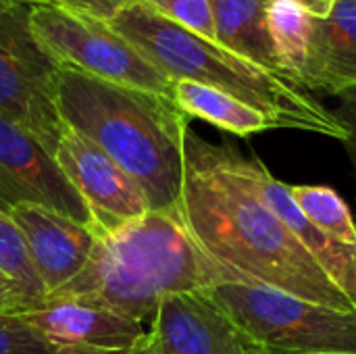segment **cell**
Listing matches in <instances>:
<instances>
[{
	"mask_svg": "<svg viewBox=\"0 0 356 354\" xmlns=\"http://www.w3.org/2000/svg\"><path fill=\"white\" fill-rule=\"evenodd\" d=\"M179 215L196 244L236 282L356 311L321 263L236 175L223 144L186 134Z\"/></svg>",
	"mask_w": 356,
	"mask_h": 354,
	"instance_id": "1",
	"label": "cell"
},
{
	"mask_svg": "<svg viewBox=\"0 0 356 354\" xmlns=\"http://www.w3.org/2000/svg\"><path fill=\"white\" fill-rule=\"evenodd\" d=\"M56 102L65 125L117 163L150 211L179 215L190 119L171 96L60 69Z\"/></svg>",
	"mask_w": 356,
	"mask_h": 354,
	"instance_id": "2",
	"label": "cell"
},
{
	"mask_svg": "<svg viewBox=\"0 0 356 354\" xmlns=\"http://www.w3.org/2000/svg\"><path fill=\"white\" fill-rule=\"evenodd\" d=\"M227 282L236 277L196 244L181 215L148 211L117 232L100 234L81 273L46 300L92 303L142 323L167 296Z\"/></svg>",
	"mask_w": 356,
	"mask_h": 354,
	"instance_id": "3",
	"label": "cell"
},
{
	"mask_svg": "<svg viewBox=\"0 0 356 354\" xmlns=\"http://www.w3.org/2000/svg\"><path fill=\"white\" fill-rule=\"evenodd\" d=\"M108 21L171 81L188 79L223 90L269 115L280 129L311 131L340 142L346 136L332 108L309 90L190 31L144 0H127Z\"/></svg>",
	"mask_w": 356,
	"mask_h": 354,
	"instance_id": "4",
	"label": "cell"
},
{
	"mask_svg": "<svg viewBox=\"0 0 356 354\" xmlns=\"http://www.w3.org/2000/svg\"><path fill=\"white\" fill-rule=\"evenodd\" d=\"M209 294L265 354H356V311L242 282Z\"/></svg>",
	"mask_w": 356,
	"mask_h": 354,
	"instance_id": "5",
	"label": "cell"
},
{
	"mask_svg": "<svg viewBox=\"0 0 356 354\" xmlns=\"http://www.w3.org/2000/svg\"><path fill=\"white\" fill-rule=\"evenodd\" d=\"M29 27L63 69L171 96L173 81L152 67L104 17L65 6H29Z\"/></svg>",
	"mask_w": 356,
	"mask_h": 354,
	"instance_id": "6",
	"label": "cell"
},
{
	"mask_svg": "<svg viewBox=\"0 0 356 354\" xmlns=\"http://www.w3.org/2000/svg\"><path fill=\"white\" fill-rule=\"evenodd\" d=\"M60 65L35 40L29 6L0 13V117L25 127L52 154L67 131L56 102Z\"/></svg>",
	"mask_w": 356,
	"mask_h": 354,
	"instance_id": "7",
	"label": "cell"
},
{
	"mask_svg": "<svg viewBox=\"0 0 356 354\" xmlns=\"http://www.w3.org/2000/svg\"><path fill=\"white\" fill-rule=\"evenodd\" d=\"M19 204L44 207L96 230L56 156L25 127L0 117V207L10 211Z\"/></svg>",
	"mask_w": 356,
	"mask_h": 354,
	"instance_id": "8",
	"label": "cell"
},
{
	"mask_svg": "<svg viewBox=\"0 0 356 354\" xmlns=\"http://www.w3.org/2000/svg\"><path fill=\"white\" fill-rule=\"evenodd\" d=\"M148 334L156 354H265L209 290L167 296Z\"/></svg>",
	"mask_w": 356,
	"mask_h": 354,
	"instance_id": "9",
	"label": "cell"
},
{
	"mask_svg": "<svg viewBox=\"0 0 356 354\" xmlns=\"http://www.w3.org/2000/svg\"><path fill=\"white\" fill-rule=\"evenodd\" d=\"M54 156L88 204L98 234L117 232L150 211L136 182L98 146L73 129L67 127Z\"/></svg>",
	"mask_w": 356,
	"mask_h": 354,
	"instance_id": "10",
	"label": "cell"
},
{
	"mask_svg": "<svg viewBox=\"0 0 356 354\" xmlns=\"http://www.w3.org/2000/svg\"><path fill=\"white\" fill-rule=\"evenodd\" d=\"M227 163L236 175L265 202L282 225L321 263L327 275L350 298L356 309V248L344 246L319 232L290 196L288 184L277 179L257 154H244L238 146L223 142Z\"/></svg>",
	"mask_w": 356,
	"mask_h": 354,
	"instance_id": "11",
	"label": "cell"
},
{
	"mask_svg": "<svg viewBox=\"0 0 356 354\" xmlns=\"http://www.w3.org/2000/svg\"><path fill=\"white\" fill-rule=\"evenodd\" d=\"M8 215L23 234L29 259L48 296L81 273L100 236L92 225L44 207L19 204Z\"/></svg>",
	"mask_w": 356,
	"mask_h": 354,
	"instance_id": "12",
	"label": "cell"
},
{
	"mask_svg": "<svg viewBox=\"0 0 356 354\" xmlns=\"http://www.w3.org/2000/svg\"><path fill=\"white\" fill-rule=\"evenodd\" d=\"M23 317L56 344L96 353L125 354L146 334L140 321L81 300H46Z\"/></svg>",
	"mask_w": 356,
	"mask_h": 354,
	"instance_id": "13",
	"label": "cell"
},
{
	"mask_svg": "<svg viewBox=\"0 0 356 354\" xmlns=\"http://www.w3.org/2000/svg\"><path fill=\"white\" fill-rule=\"evenodd\" d=\"M302 88L327 96L356 88V0H336L330 15L315 21Z\"/></svg>",
	"mask_w": 356,
	"mask_h": 354,
	"instance_id": "14",
	"label": "cell"
},
{
	"mask_svg": "<svg viewBox=\"0 0 356 354\" xmlns=\"http://www.w3.org/2000/svg\"><path fill=\"white\" fill-rule=\"evenodd\" d=\"M171 98L188 119L207 121L238 138L280 129V125L263 111L211 86L177 79L173 81Z\"/></svg>",
	"mask_w": 356,
	"mask_h": 354,
	"instance_id": "15",
	"label": "cell"
},
{
	"mask_svg": "<svg viewBox=\"0 0 356 354\" xmlns=\"http://www.w3.org/2000/svg\"><path fill=\"white\" fill-rule=\"evenodd\" d=\"M269 0H211L217 42L238 56L280 73L267 29ZM282 75V73H280Z\"/></svg>",
	"mask_w": 356,
	"mask_h": 354,
	"instance_id": "16",
	"label": "cell"
},
{
	"mask_svg": "<svg viewBox=\"0 0 356 354\" xmlns=\"http://www.w3.org/2000/svg\"><path fill=\"white\" fill-rule=\"evenodd\" d=\"M315 21L317 17H313L296 0L267 2V29L277 69L284 77L292 79L300 88L315 38Z\"/></svg>",
	"mask_w": 356,
	"mask_h": 354,
	"instance_id": "17",
	"label": "cell"
},
{
	"mask_svg": "<svg viewBox=\"0 0 356 354\" xmlns=\"http://www.w3.org/2000/svg\"><path fill=\"white\" fill-rule=\"evenodd\" d=\"M290 196L305 217L327 238L356 248V219L346 200L332 186H290Z\"/></svg>",
	"mask_w": 356,
	"mask_h": 354,
	"instance_id": "18",
	"label": "cell"
},
{
	"mask_svg": "<svg viewBox=\"0 0 356 354\" xmlns=\"http://www.w3.org/2000/svg\"><path fill=\"white\" fill-rule=\"evenodd\" d=\"M0 271L15 280L38 305L46 303V290L29 259L25 240L8 211L0 207Z\"/></svg>",
	"mask_w": 356,
	"mask_h": 354,
	"instance_id": "19",
	"label": "cell"
},
{
	"mask_svg": "<svg viewBox=\"0 0 356 354\" xmlns=\"http://www.w3.org/2000/svg\"><path fill=\"white\" fill-rule=\"evenodd\" d=\"M0 354H117L63 346L48 340L23 315L0 317Z\"/></svg>",
	"mask_w": 356,
	"mask_h": 354,
	"instance_id": "20",
	"label": "cell"
},
{
	"mask_svg": "<svg viewBox=\"0 0 356 354\" xmlns=\"http://www.w3.org/2000/svg\"><path fill=\"white\" fill-rule=\"evenodd\" d=\"M154 10L165 15L167 19L188 27L190 31L217 42L211 0H144Z\"/></svg>",
	"mask_w": 356,
	"mask_h": 354,
	"instance_id": "21",
	"label": "cell"
},
{
	"mask_svg": "<svg viewBox=\"0 0 356 354\" xmlns=\"http://www.w3.org/2000/svg\"><path fill=\"white\" fill-rule=\"evenodd\" d=\"M334 98L338 100V104H336V108H332V113L346 131V136L342 140V146H344V150H346V154L350 159V165H353V171H355L356 177V88L344 90Z\"/></svg>",
	"mask_w": 356,
	"mask_h": 354,
	"instance_id": "22",
	"label": "cell"
},
{
	"mask_svg": "<svg viewBox=\"0 0 356 354\" xmlns=\"http://www.w3.org/2000/svg\"><path fill=\"white\" fill-rule=\"evenodd\" d=\"M127 0H0L2 6H15V4H27V6H65V8H77L88 10L98 17L111 19Z\"/></svg>",
	"mask_w": 356,
	"mask_h": 354,
	"instance_id": "23",
	"label": "cell"
},
{
	"mask_svg": "<svg viewBox=\"0 0 356 354\" xmlns=\"http://www.w3.org/2000/svg\"><path fill=\"white\" fill-rule=\"evenodd\" d=\"M40 307L15 280L0 271V317L27 315Z\"/></svg>",
	"mask_w": 356,
	"mask_h": 354,
	"instance_id": "24",
	"label": "cell"
},
{
	"mask_svg": "<svg viewBox=\"0 0 356 354\" xmlns=\"http://www.w3.org/2000/svg\"><path fill=\"white\" fill-rule=\"evenodd\" d=\"M298 4H302L313 17H317V19H323V17H327L330 15V10L334 8V4H336V0H296Z\"/></svg>",
	"mask_w": 356,
	"mask_h": 354,
	"instance_id": "25",
	"label": "cell"
},
{
	"mask_svg": "<svg viewBox=\"0 0 356 354\" xmlns=\"http://www.w3.org/2000/svg\"><path fill=\"white\" fill-rule=\"evenodd\" d=\"M125 354H156L154 353V344H152V338H150V334L146 332L144 334V338L131 348V351H127Z\"/></svg>",
	"mask_w": 356,
	"mask_h": 354,
	"instance_id": "26",
	"label": "cell"
},
{
	"mask_svg": "<svg viewBox=\"0 0 356 354\" xmlns=\"http://www.w3.org/2000/svg\"><path fill=\"white\" fill-rule=\"evenodd\" d=\"M4 8H8V6H2V4H0V13H2V10H4Z\"/></svg>",
	"mask_w": 356,
	"mask_h": 354,
	"instance_id": "27",
	"label": "cell"
},
{
	"mask_svg": "<svg viewBox=\"0 0 356 354\" xmlns=\"http://www.w3.org/2000/svg\"><path fill=\"white\" fill-rule=\"evenodd\" d=\"M355 219H356V217H355Z\"/></svg>",
	"mask_w": 356,
	"mask_h": 354,
	"instance_id": "28",
	"label": "cell"
}]
</instances>
